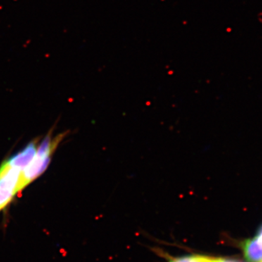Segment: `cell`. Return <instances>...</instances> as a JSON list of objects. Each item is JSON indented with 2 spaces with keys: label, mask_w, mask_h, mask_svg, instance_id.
Here are the masks:
<instances>
[{
  "label": "cell",
  "mask_w": 262,
  "mask_h": 262,
  "mask_svg": "<svg viewBox=\"0 0 262 262\" xmlns=\"http://www.w3.org/2000/svg\"><path fill=\"white\" fill-rule=\"evenodd\" d=\"M21 170L12 166L8 160L0 166V189L9 191L16 194Z\"/></svg>",
  "instance_id": "7a4b0ae2"
},
{
  "label": "cell",
  "mask_w": 262,
  "mask_h": 262,
  "mask_svg": "<svg viewBox=\"0 0 262 262\" xmlns=\"http://www.w3.org/2000/svg\"><path fill=\"white\" fill-rule=\"evenodd\" d=\"M168 262H203L201 255H193V256H182L173 258Z\"/></svg>",
  "instance_id": "8992f818"
},
{
  "label": "cell",
  "mask_w": 262,
  "mask_h": 262,
  "mask_svg": "<svg viewBox=\"0 0 262 262\" xmlns=\"http://www.w3.org/2000/svg\"><path fill=\"white\" fill-rule=\"evenodd\" d=\"M254 239H256V242L262 247V226L260 227L259 229H258L257 234H256Z\"/></svg>",
  "instance_id": "ba28073f"
},
{
  "label": "cell",
  "mask_w": 262,
  "mask_h": 262,
  "mask_svg": "<svg viewBox=\"0 0 262 262\" xmlns=\"http://www.w3.org/2000/svg\"><path fill=\"white\" fill-rule=\"evenodd\" d=\"M66 134H61L52 138L51 133H49L43 139L40 145L37 150V154L34 159L23 171L20 172L18 185V192L23 190L31 182L42 175L51 163V157L60 142L65 137Z\"/></svg>",
  "instance_id": "6da1fadb"
},
{
  "label": "cell",
  "mask_w": 262,
  "mask_h": 262,
  "mask_svg": "<svg viewBox=\"0 0 262 262\" xmlns=\"http://www.w3.org/2000/svg\"><path fill=\"white\" fill-rule=\"evenodd\" d=\"M37 139L31 141L27 146L8 160V163L15 168L22 170L27 168L34 159L37 152Z\"/></svg>",
  "instance_id": "3957f363"
},
{
  "label": "cell",
  "mask_w": 262,
  "mask_h": 262,
  "mask_svg": "<svg viewBox=\"0 0 262 262\" xmlns=\"http://www.w3.org/2000/svg\"><path fill=\"white\" fill-rule=\"evenodd\" d=\"M243 249L248 261L262 262V247L254 238L245 241Z\"/></svg>",
  "instance_id": "277c9868"
},
{
  "label": "cell",
  "mask_w": 262,
  "mask_h": 262,
  "mask_svg": "<svg viewBox=\"0 0 262 262\" xmlns=\"http://www.w3.org/2000/svg\"><path fill=\"white\" fill-rule=\"evenodd\" d=\"M203 262H239L234 260L225 258L211 257V256H203Z\"/></svg>",
  "instance_id": "52a82bcc"
},
{
  "label": "cell",
  "mask_w": 262,
  "mask_h": 262,
  "mask_svg": "<svg viewBox=\"0 0 262 262\" xmlns=\"http://www.w3.org/2000/svg\"><path fill=\"white\" fill-rule=\"evenodd\" d=\"M15 194L9 191L0 189V211L8 206V204L13 201Z\"/></svg>",
  "instance_id": "5b68a950"
}]
</instances>
